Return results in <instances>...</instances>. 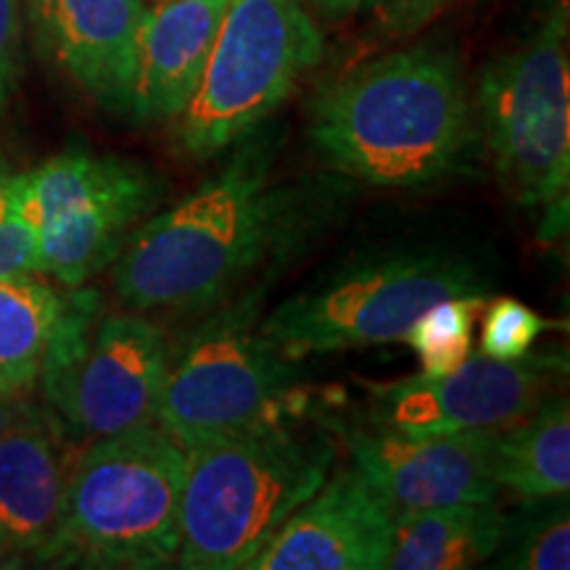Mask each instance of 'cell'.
<instances>
[{
	"instance_id": "cell-1",
	"label": "cell",
	"mask_w": 570,
	"mask_h": 570,
	"mask_svg": "<svg viewBox=\"0 0 570 570\" xmlns=\"http://www.w3.org/2000/svg\"><path fill=\"white\" fill-rule=\"evenodd\" d=\"M309 138L341 175L373 188H431L475 175L481 132L458 59L415 46L325 82Z\"/></svg>"
},
{
	"instance_id": "cell-2",
	"label": "cell",
	"mask_w": 570,
	"mask_h": 570,
	"mask_svg": "<svg viewBox=\"0 0 570 570\" xmlns=\"http://www.w3.org/2000/svg\"><path fill=\"white\" fill-rule=\"evenodd\" d=\"M235 146L225 167L127 238L114 262V288L127 309H209L302 223L298 198L275 183V151L259 127Z\"/></svg>"
},
{
	"instance_id": "cell-3",
	"label": "cell",
	"mask_w": 570,
	"mask_h": 570,
	"mask_svg": "<svg viewBox=\"0 0 570 570\" xmlns=\"http://www.w3.org/2000/svg\"><path fill=\"white\" fill-rule=\"evenodd\" d=\"M331 468L327 436L277 420L188 446L177 566L248 570Z\"/></svg>"
},
{
	"instance_id": "cell-4",
	"label": "cell",
	"mask_w": 570,
	"mask_h": 570,
	"mask_svg": "<svg viewBox=\"0 0 570 570\" xmlns=\"http://www.w3.org/2000/svg\"><path fill=\"white\" fill-rule=\"evenodd\" d=\"M185 446L159 423L85 444L35 562L51 568L156 570L177 560Z\"/></svg>"
},
{
	"instance_id": "cell-5",
	"label": "cell",
	"mask_w": 570,
	"mask_h": 570,
	"mask_svg": "<svg viewBox=\"0 0 570 570\" xmlns=\"http://www.w3.org/2000/svg\"><path fill=\"white\" fill-rule=\"evenodd\" d=\"M169 344L142 312H101V296L69 288L38 377L46 410L67 441H90L159 423Z\"/></svg>"
},
{
	"instance_id": "cell-6",
	"label": "cell",
	"mask_w": 570,
	"mask_h": 570,
	"mask_svg": "<svg viewBox=\"0 0 570 570\" xmlns=\"http://www.w3.org/2000/svg\"><path fill=\"white\" fill-rule=\"evenodd\" d=\"M468 259L439 248H407L338 269L285 298L259 323L262 336L288 360L399 341L420 312L441 298L481 296Z\"/></svg>"
},
{
	"instance_id": "cell-7",
	"label": "cell",
	"mask_w": 570,
	"mask_h": 570,
	"mask_svg": "<svg viewBox=\"0 0 570 570\" xmlns=\"http://www.w3.org/2000/svg\"><path fill=\"white\" fill-rule=\"evenodd\" d=\"M323 56V35L298 0H230L202 82L177 117L175 140L194 161L227 151L294 92Z\"/></svg>"
},
{
	"instance_id": "cell-8",
	"label": "cell",
	"mask_w": 570,
	"mask_h": 570,
	"mask_svg": "<svg viewBox=\"0 0 570 570\" xmlns=\"http://www.w3.org/2000/svg\"><path fill=\"white\" fill-rule=\"evenodd\" d=\"M481 142L512 202L547 206L570 188L568 6L552 3L539 30L491 59L475 88Z\"/></svg>"
},
{
	"instance_id": "cell-9",
	"label": "cell",
	"mask_w": 570,
	"mask_h": 570,
	"mask_svg": "<svg viewBox=\"0 0 570 570\" xmlns=\"http://www.w3.org/2000/svg\"><path fill=\"white\" fill-rule=\"evenodd\" d=\"M17 177L21 209L38 235V273L67 288L114 265L161 198V177L148 167L85 148H67Z\"/></svg>"
},
{
	"instance_id": "cell-10",
	"label": "cell",
	"mask_w": 570,
	"mask_h": 570,
	"mask_svg": "<svg viewBox=\"0 0 570 570\" xmlns=\"http://www.w3.org/2000/svg\"><path fill=\"white\" fill-rule=\"evenodd\" d=\"M256 312L259 288L214 312L169 367L159 425L185 449L277 420L294 389V360L262 336Z\"/></svg>"
},
{
	"instance_id": "cell-11",
	"label": "cell",
	"mask_w": 570,
	"mask_h": 570,
	"mask_svg": "<svg viewBox=\"0 0 570 570\" xmlns=\"http://www.w3.org/2000/svg\"><path fill=\"white\" fill-rule=\"evenodd\" d=\"M566 375L568 360L558 352H529L520 360L470 354L444 375L370 386V420L402 433L499 431L560 391Z\"/></svg>"
},
{
	"instance_id": "cell-12",
	"label": "cell",
	"mask_w": 570,
	"mask_h": 570,
	"mask_svg": "<svg viewBox=\"0 0 570 570\" xmlns=\"http://www.w3.org/2000/svg\"><path fill=\"white\" fill-rule=\"evenodd\" d=\"M325 428L341 439L352 465L394 508L491 502L502 491L491 475L497 431L402 433L346 420H325Z\"/></svg>"
},
{
	"instance_id": "cell-13",
	"label": "cell",
	"mask_w": 570,
	"mask_h": 570,
	"mask_svg": "<svg viewBox=\"0 0 570 570\" xmlns=\"http://www.w3.org/2000/svg\"><path fill=\"white\" fill-rule=\"evenodd\" d=\"M396 508L354 465L327 473L248 570H383Z\"/></svg>"
},
{
	"instance_id": "cell-14",
	"label": "cell",
	"mask_w": 570,
	"mask_h": 570,
	"mask_svg": "<svg viewBox=\"0 0 570 570\" xmlns=\"http://www.w3.org/2000/svg\"><path fill=\"white\" fill-rule=\"evenodd\" d=\"M42 46L63 75L114 117L130 114L142 0H30Z\"/></svg>"
},
{
	"instance_id": "cell-15",
	"label": "cell",
	"mask_w": 570,
	"mask_h": 570,
	"mask_svg": "<svg viewBox=\"0 0 570 570\" xmlns=\"http://www.w3.org/2000/svg\"><path fill=\"white\" fill-rule=\"evenodd\" d=\"M63 431L46 407L27 410L0 433V560H38L56 529L69 462Z\"/></svg>"
},
{
	"instance_id": "cell-16",
	"label": "cell",
	"mask_w": 570,
	"mask_h": 570,
	"mask_svg": "<svg viewBox=\"0 0 570 570\" xmlns=\"http://www.w3.org/2000/svg\"><path fill=\"white\" fill-rule=\"evenodd\" d=\"M230 0H167L146 11L130 92L138 125L173 122L190 104Z\"/></svg>"
},
{
	"instance_id": "cell-17",
	"label": "cell",
	"mask_w": 570,
	"mask_h": 570,
	"mask_svg": "<svg viewBox=\"0 0 570 570\" xmlns=\"http://www.w3.org/2000/svg\"><path fill=\"white\" fill-rule=\"evenodd\" d=\"M508 515L491 502L396 508L386 570H462L494 558Z\"/></svg>"
},
{
	"instance_id": "cell-18",
	"label": "cell",
	"mask_w": 570,
	"mask_h": 570,
	"mask_svg": "<svg viewBox=\"0 0 570 570\" xmlns=\"http://www.w3.org/2000/svg\"><path fill=\"white\" fill-rule=\"evenodd\" d=\"M491 475L499 489L523 499L568 497L570 407L554 391L529 415L499 428L491 444Z\"/></svg>"
},
{
	"instance_id": "cell-19",
	"label": "cell",
	"mask_w": 570,
	"mask_h": 570,
	"mask_svg": "<svg viewBox=\"0 0 570 570\" xmlns=\"http://www.w3.org/2000/svg\"><path fill=\"white\" fill-rule=\"evenodd\" d=\"M63 294L35 275L0 277V396H27L51 346Z\"/></svg>"
},
{
	"instance_id": "cell-20",
	"label": "cell",
	"mask_w": 570,
	"mask_h": 570,
	"mask_svg": "<svg viewBox=\"0 0 570 570\" xmlns=\"http://www.w3.org/2000/svg\"><path fill=\"white\" fill-rule=\"evenodd\" d=\"M531 508L518 520L508 518L497 566L510 570H568L570 518L568 497L529 499Z\"/></svg>"
},
{
	"instance_id": "cell-21",
	"label": "cell",
	"mask_w": 570,
	"mask_h": 570,
	"mask_svg": "<svg viewBox=\"0 0 570 570\" xmlns=\"http://www.w3.org/2000/svg\"><path fill=\"white\" fill-rule=\"evenodd\" d=\"M483 296L441 298L420 312L404 333L420 360V375H444L470 356L473 325Z\"/></svg>"
},
{
	"instance_id": "cell-22",
	"label": "cell",
	"mask_w": 570,
	"mask_h": 570,
	"mask_svg": "<svg viewBox=\"0 0 570 570\" xmlns=\"http://www.w3.org/2000/svg\"><path fill=\"white\" fill-rule=\"evenodd\" d=\"M544 327V317L529 304L499 296L489 304L487 317H483L481 354L494 356V360H520L531 352Z\"/></svg>"
},
{
	"instance_id": "cell-23",
	"label": "cell",
	"mask_w": 570,
	"mask_h": 570,
	"mask_svg": "<svg viewBox=\"0 0 570 570\" xmlns=\"http://www.w3.org/2000/svg\"><path fill=\"white\" fill-rule=\"evenodd\" d=\"M38 273V235L21 209L19 177L0 169V277Z\"/></svg>"
},
{
	"instance_id": "cell-24",
	"label": "cell",
	"mask_w": 570,
	"mask_h": 570,
	"mask_svg": "<svg viewBox=\"0 0 570 570\" xmlns=\"http://www.w3.org/2000/svg\"><path fill=\"white\" fill-rule=\"evenodd\" d=\"M21 0H0V111L17 96L21 80Z\"/></svg>"
},
{
	"instance_id": "cell-25",
	"label": "cell",
	"mask_w": 570,
	"mask_h": 570,
	"mask_svg": "<svg viewBox=\"0 0 570 570\" xmlns=\"http://www.w3.org/2000/svg\"><path fill=\"white\" fill-rule=\"evenodd\" d=\"M365 3L373 11L377 24L396 38L420 30V3L423 0H365Z\"/></svg>"
},
{
	"instance_id": "cell-26",
	"label": "cell",
	"mask_w": 570,
	"mask_h": 570,
	"mask_svg": "<svg viewBox=\"0 0 570 570\" xmlns=\"http://www.w3.org/2000/svg\"><path fill=\"white\" fill-rule=\"evenodd\" d=\"M312 3H315V9L323 13L325 19L338 21L360 11L365 0H312Z\"/></svg>"
},
{
	"instance_id": "cell-27",
	"label": "cell",
	"mask_w": 570,
	"mask_h": 570,
	"mask_svg": "<svg viewBox=\"0 0 570 570\" xmlns=\"http://www.w3.org/2000/svg\"><path fill=\"white\" fill-rule=\"evenodd\" d=\"M30 399L27 396H0V433L27 410Z\"/></svg>"
},
{
	"instance_id": "cell-28",
	"label": "cell",
	"mask_w": 570,
	"mask_h": 570,
	"mask_svg": "<svg viewBox=\"0 0 570 570\" xmlns=\"http://www.w3.org/2000/svg\"><path fill=\"white\" fill-rule=\"evenodd\" d=\"M446 3L449 0H423V3H420V27L428 24V21L436 17Z\"/></svg>"
},
{
	"instance_id": "cell-29",
	"label": "cell",
	"mask_w": 570,
	"mask_h": 570,
	"mask_svg": "<svg viewBox=\"0 0 570 570\" xmlns=\"http://www.w3.org/2000/svg\"><path fill=\"white\" fill-rule=\"evenodd\" d=\"M159 3H167V0H159Z\"/></svg>"
},
{
	"instance_id": "cell-30",
	"label": "cell",
	"mask_w": 570,
	"mask_h": 570,
	"mask_svg": "<svg viewBox=\"0 0 570 570\" xmlns=\"http://www.w3.org/2000/svg\"><path fill=\"white\" fill-rule=\"evenodd\" d=\"M552 3H558V0H552Z\"/></svg>"
},
{
	"instance_id": "cell-31",
	"label": "cell",
	"mask_w": 570,
	"mask_h": 570,
	"mask_svg": "<svg viewBox=\"0 0 570 570\" xmlns=\"http://www.w3.org/2000/svg\"><path fill=\"white\" fill-rule=\"evenodd\" d=\"M0 566H3V560H0Z\"/></svg>"
}]
</instances>
